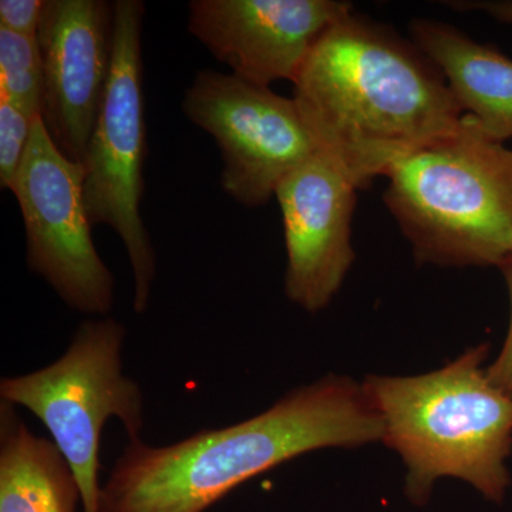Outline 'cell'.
Wrapping results in <instances>:
<instances>
[{
  "mask_svg": "<svg viewBox=\"0 0 512 512\" xmlns=\"http://www.w3.org/2000/svg\"><path fill=\"white\" fill-rule=\"evenodd\" d=\"M293 86L319 153L357 190L453 133L464 117L419 47L353 12L320 37Z\"/></svg>",
  "mask_w": 512,
  "mask_h": 512,
  "instance_id": "cell-1",
  "label": "cell"
},
{
  "mask_svg": "<svg viewBox=\"0 0 512 512\" xmlns=\"http://www.w3.org/2000/svg\"><path fill=\"white\" fill-rule=\"evenodd\" d=\"M383 436L382 417L365 386L329 375L232 426L198 431L164 447L128 441L101 485L100 512H205L292 458Z\"/></svg>",
  "mask_w": 512,
  "mask_h": 512,
  "instance_id": "cell-2",
  "label": "cell"
},
{
  "mask_svg": "<svg viewBox=\"0 0 512 512\" xmlns=\"http://www.w3.org/2000/svg\"><path fill=\"white\" fill-rule=\"evenodd\" d=\"M488 345L443 369L414 377L369 376L363 383L383 421V441L407 467L406 494L430 498L436 480L456 477L501 503L510 474L512 399L483 369Z\"/></svg>",
  "mask_w": 512,
  "mask_h": 512,
  "instance_id": "cell-3",
  "label": "cell"
},
{
  "mask_svg": "<svg viewBox=\"0 0 512 512\" xmlns=\"http://www.w3.org/2000/svg\"><path fill=\"white\" fill-rule=\"evenodd\" d=\"M386 177L384 204L420 264L503 268L512 252V150L473 117Z\"/></svg>",
  "mask_w": 512,
  "mask_h": 512,
  "instance_id": "cell-4",
  "label": "cell"
},
{
  "mask_svg": "<svg viewBox=\"0 0 512 512\" xmlns=\"http://www.w3.org/2000/svg\"><path fill=\"white\" fill-rule=\"evenodd\" d=\"M126 328L110 316L84 320L56 362L28 375L3 377L2 402L28 409L49 430L72 467L84 512H100V443L117 419L128 441L141 440L144 397L123 372Z\"/></svg>",
  "mask_w": 512,
  "mask_h": 512,
  "instance_id": "cell-5",
  "label": "cell"
},
{
  "mask_svg": "<svg viewBox=\"0 0 512 512\" xmlns=\"http://www.w3.org/2000/svg\"><path fill=\"white\" fill-rule=\"evenodd\" d=\"M113 63L99 119L82 163L92 227H110L126 248L134 281L133 308L143 315L156 282V251L141 217L146 161L141 0H116Z\"/></svg>",
  "mask_w": 512,
  "mask_h": 512,
  "instance_id": "cell-6",
  "label": "cell"
},
{
  "mask_svg": "<svg viewBox=\"0 0 512 512\" xmlns=\"http://www.w3.org/2000/svg\"><path fill=\"white\" fill-rule=\"evenodd\" d=\"M83 180L82 164L63 156L42 117L36 119L12 190L25 224L29 269L73 311L103 318L113 309L116 282L94 247Z\"/></svg>",
  "mask_w": 512,
  "mask_h": 512,
  "instance_id": "cell-7",
  "label": "cell"
},
{
  "mask_svg": "<svg viewBox=\"0 0 512 512\" xmlns=\"http://www.w3.org/2000/svg\"><path fill=\"white\" fill-rule=\"evenodd\" d=\"M185 116L220 148L221 187L254 208L275 198L292 171L318 153L295 100L234 74L201 70L183 100Z\"/></svg>",
  "mask_w": 512,
  "mask_h": 512,
  "instance_id": "cell-8",
  "label": "cell"
},
{
  "mask_svg": "<svg viewBox=\"0 0 512 512\" xmlns=\"http://www.w3.org/2000/svg\"><path fill=\"white\" fill-rule=\"evenodd\" d=\"M116 5L107 0H45L37 45L42 56L47 133L82 164L113 63Z\"/></svg>",
  "mask_w": 512,
  "mask_h": 512,
  "instance_id": "cell-9",
  "label": "cell"
},
{
  "mask_svg": "<svg viewBox=\"0 0 512 512\" xmlns=\"http://www.w3.org/2000/svg\"><path fill=\"white\" fill-rule=\"evenodd\" d=\"M353 12L340 0H191L188 32L234 76L295 82L326 30Z\"/></svg>",
  "mask_w": 512,
  "mask_h": 512,
  "instance_id": "cell-10",
  "label": "cell"
},
{
  "mask_svg": "<svg viewBox=\"0 0 512 512\" xmlns=\"http://www.w3.org/2000/svg\"><path fill=\"white\" fill-rule=\"evenodd\" d=\"M356 191L355 184L319 151L276 188L288 254L285 292L305 311L325 309L355 261Z\"/></svg>",
  "mask_w": 512,
  "mask_h": 512,
  "instance_id": "cell-11",
  "label": "cell"
},
{
  "mask_svg": "<svg viewBox=\"0 0 512 512\" xmlns=\"http://www.w3.org/2000/svg\"><path fill=\"white\" fill-rule=\"evenodd\" d=\"M414 45L440 73L464 114L495 141L512 138V60L447 23L414 19Z\"/></svg>",
  "mask_w": 512,
  "mask_h": 512,
  "instance_id": "cell-12",
  "label": "cell"
},
{
  "mask_svg": "<svg viewBox=\"0 0 512 512\" xmlns=\"http://www.w3.org/2000/svg\"><path fill=\"white\" fill-rule=\"evenodd\" d=\"M0 512H84L72 467L52 440L37 437L0 406Z\"/></svg>",
  "mask_w": 512,
  "mask_h": 512,
  "instance_id": "cell-13",
  "label": "cell"
},
{
  "mask_svg": "<svg viewBox=\"0 0 512 512\" xmlns=\"http://www.w3.org/2000/svg\"><path fill=\"white\" fill-rule=\"evenodd\" d=\"M42 56L37 37L0 28V96L37 119L43 111Z\"/></svg>",
  "mask_w": 512,
  "mask_h": 512,
  "instance_id": "cell-14",
  "label": "cell"
},
{
  "mask_svg": "<svg viewBox=\"0 0 512 512\" xmlns=\"http://www.w3.org/2000/svg\"><path fill=\"white\" fill-rule=\"evenodd\" d=\"M39 119V117H37ZM33 117L0 96V187L12 192L16 175L28 151Z\"/></svg>",
  "mask_w": 512,
  "mask_h": 512,
  "instance_id": "cell-15",
  "label": "cell"
},
{
  "mask_svg": "<svg viewBox=\"0 0 512 512\" xmlns=\"http://www.w3.org/2000/svg\"><path fill=\"white\" fill-rule=\"evenodd\" d=\"M45 0H2L0 28L25 37H37Z\"/></svg>",
  "mask_w": 512,
  "mask_h": 512,
  "instance_id": "cell-16",
  "label": "cell"
},
{
  "mask_svg": "<svg viewBox=\"0 0 512 512\" xmlns=\"http://www.w3.org/2000/svg\"><path fill=\"white\" fill-rule=\"evenodd\" d=\"M501 271L504 272L508 292H510V328H508L507 339H505L503 350H501L500 356L497 357L493 365L488 367L487 375L501 392L507 394V396H510L512 399V252L511 255L508 256L507 261H505Z\"/></svg>",
  "mask_w": 512,
  "mask_h": 512,
  "instance_id": "cell-17",
  "label": "cell"
},
{
  "mask_svg": "<svg viewBox=\"0 0 512 512\" xmlns=\"http://www.w3.org/2000/svg\"><path fill=\"white\" fill-rule=\"evenodd\" d=\"M444 5L461 12L478 10V12L487 13L498 22L512 23V0H483V2L471 0V2H446Z\"/></svg>",
  "mask_w": 512,
  "mask_h": 512,
  "instance_id": "cell-18",
  "label": "cell"
}]
</instances>
